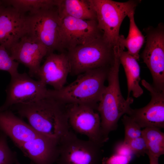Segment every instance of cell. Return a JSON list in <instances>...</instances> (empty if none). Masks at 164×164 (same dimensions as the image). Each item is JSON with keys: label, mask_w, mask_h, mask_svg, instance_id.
Wrapping results in <instances>:
<instances>
[{"label": "cell", "mask_w": 164, "mask_h": 164, "mask_svg": "<svg viewBox=\"0 0 164 164\" xmlns=\"http://www.w3.org/2000/svg\"><path fill=\"white\" fill-rule=\"evenodd\" d=\"M142 135L146 145V154L149 153L158 158L164 154V133L160 129L155 127L145 128L142 130Z\"/></svg>", "instance_id": "21"}, {"label": "cell", "mask_w": 164, "mask_h": 164, "mask_svg": "<svg viewBox=\"0 0 164 164\" xmlns=\"http://www.w3.org/2000/svg\"><path fill=\"white\" fill-rule=\"evenodd\" d=\"M135 11L131 12L128 16L129 20V28L127 37L120 35L118 40V46L124 50L137 60L139 58V53L145 41V37L140 31L135 22Z\"/></svg>", "instance_id": "20"}, {"label": "cell", "mask_w": 164, "mask_h": 164, "mask_svg": "<svg viewBox=\"0 0 164 164\" xmlns=\"http://www.w3.org/2000/svg\"><path fill=\"white\" fill-rule=\"evenodd\" d=\"M28 31L27 15L2 2L0 5V45L9 51Z\"/></svg>", "instance_id": "13"}, {"label": "cell", "mask_w": 164, "mask_h": 164, "mask_svg": "<svg viewBox=\"0 0 164 164\" xmlns=\"http://www.w3.org/2000/svg\"><path fill=\"white\" fill-rule=\"evenodd\" d=\"M114 152V154L125 156L132 157L133 155L128 145L123 141L116 144Z\"/></svg>", "instance_id": "28"}, {"label": "cell", "mask_w": 164, "mask_h": 164, "mask_svg": "<svg viewBox=\"0 0 164 164\" xmlns=\"http://www.w3.org/2000/svg\"><path fill=\"white\" fill-rule=\"evenodd\" d=\"M146 43L141 57L152 75V85L164 91V25L160 23L154 28L149 26L144 29Z\"/></svg>", "instance_id": "8"}, {"label": "cell", "mask_w": 164, "mask_h": 164, "mask_svg": "<svg viewBox=\"0 0 164 164\" xmlns=\"http://www.w3.org/2000/svg\"><path fill=\"white\" fill-rule=\"evenodd\" d=\"M114 52V62L109 68L107 79L108 85L103 92L97 109L102 132L107 140L109 133L117 128L120 118L128 114L132 108L130 105L134 101L132 97L125 99L121 94L119 79L120 63L118 48H115Z\"/></svg>", "instance_id": "2"}, {"label": "cell", "mask_w": 164, "mask_h": 164, "mask_svg": "<svg viewBox=\"0 0 164 164\" xmlns=\"http://www.w3.org/2000/svg\"><path fill=\"white\" fill-rule=\"evenodd\" d=\"M27 16L28 35L44 45L48 54L62 50L61 19L56 6L29 13Z\"/></svg>", "instance_id": "6"}, {"label": "cell", "mask_w": 164, "mask_h": 164, "mask_svg": "<svg viewBox=\"0 0 164 164\" xmlns=\"http://www.w3.org/2000/svg\"><path fill=\"white\" fill-rule=\"evenodd\" d=\"M142 85L149 91L151 96L149 102L140 108H131L128 115L141 128H164V91L155 88L145 80Z\"/></svg>", "instance_id": "12"}, {"label": "cell", "mask_w": 164, "mask_h": 164, "mask_svg": "<svg viewBox=\"0 0 164 164\" xmlns=\"http://www.w3.org/2000/svg\"><path fill=\"white\" fill-rule=\"evenodd\" d=\"M125 128V137L123 141L127 142L142 136L141 127L128 115H123L121 119Z\"/></svg>", "instance_id": "25"}, {"label": "cell", "mask_w": 164, "mask_h": 164, "mask_svg": "<svg viewBox=\"0 0 164 164\" xmlns=\"http://www.w3.org/2000/svg\"><path fill=\"white\" fill-rule=\"evenodd\" d=\"M56 6L60 19L70 17L84 20H97L96 13L88 0H56Z\"/></svg>", "instance_id": "19"}, {"label": "cell", "mask_w": 164, "mask_h": 164, "mask_svg": "<svg viewBox=\"0 0 164 164\" xmlns=\"http://www.w3.org/2000/svg\"><path fill=\"white\" fill-rule=\"evenodd\" d=\"M6 138L0 132V164H19L16 153L9 147Z\"/></svg>", "instance_id": "24"}, {"label": "cell", "mask_w": 164, "mask_h": 164, "mask_svg": "<svg viewBox=\"0 0 164 164\" xmlns=\"http://www.w3.org/2000/svg\"><path fill=\"white\" fill-rule=\"evenodd\" d=\"M110 67L94 69L80 74L74 81L60 90L48 89L47 97L66 104H88L97 109Z\"/></svg>", "instance_id": "3"}, {"label": "cell", "mask_w": 164, "mask_h": 164, "mask_svg": "<svg viewBox=\"0 0 164 164\" xmlns=\"http://www.w3.org/2000/svg\"><path fill=\"white\" fill-rule=\"evenodd\" d=\"M70 72V67L66 54L51 53L41 66L37 77L46 85L59 90L64 86Z\"/></svg>", "instance_id": "16"}, {"label": "cell", "mask_w": 164, "mask_h": 164, "mask_svg": "<svg viewBox=\"0 0 164 164\" xmlns=\"http://www.w3.org/2000/svg\"><path fill=\"white\" fill-rule=\"evenodd\" d=\"M124 142L128 145L133 154L138 157L143 156L147 152L146 142L142 135Z\"/></svg>", "instance_id": "26"}, {"label": "cell", "mask_w": 164, "mask_h": 164, "mask_svg": "<svg viewBox=\"0 0 164 164\" xmlns=\"http://www.w3.org/2000/svg\"><path fill=\"white\" fill-rule=\"evenodd\" d=\"M2 3V0H0V5H1Z\"/></svg>", "instance_id": "30"}, {"label": "cell", "mask_w": 164, "mask_h": 164, "mask_svg": "<svg viewBox=\"0 0 164 164\" xmlns=\"http://www.w3.org/2000/svg\"><path fill=\"white\" fill-rule=\"evenodd\" d=\"M60 19L62 50H68L103 36L97 20H84L70 17Z\"/></svg>", "instance_id": "11"}, {"label": "cell", "mask_w": 164, "mask_h": 164, "mask_svg": "<svg viewBox=\"0 0 164 164\" xmlns=\"http://www.w3.org/2000/svg\"><path fill=\"white\" fill-rule=\"evenodd\" d=\"M35 164H53L59 155V140L39 134L17 146Z\"/></svg>", "instance_id": "15"}, {"label": "cell", "mask_w": 164, "mask_h": 164, "mask_svg": "<svg viewBox=\"0 0 164 164\" xmlns=\"http://www.w3.org/2000/svg\"><path fill=\"white\" fill-rule=\"evenodd\" d=\"M118 55L120 64L123 67L127 79V99L130 97L131 92L134 97L138 98L143 94V91L139 84L140 69L137 60L119 46Z\"/></svg>", "instance_id": "18"}, {"label": "cell", "mask_w": 164, "mask_h": 164, "mask_svg": "<svg viewBox=\"0 0 164 164\" xmlns=\"http://www.w3.org/2000/svg\"><path fill=\"white\" fill-rule=\"evenodd\" d=\"M0 132L8 136L16 146L40 134L9 109L0 111Z\"/></svg>", "instance_id": "17"}, {"label": "cell", "mask_w": 164, "mask_h": 164, "mask_svg": "<svg viewBox=\"0 0 164 164\" xmlns=\"http://www.w3.org/2000/svg\"><path fill=\"white\" fill-rule=\"evenodd\" d=\"M102 146L80 139L71 131L59 140L56 164H101Z\"/></svg>", "instance_id": "7"}, {"label": "cell", "mask_w": 164, "mask_h": 164, "mask_svg": "<svg viewBox=\"0 0 164 164\" xmlns=\"http://www.w3.org/2000/svg\"><path fill=\"white\" fill-rule=\"evenodd\" d=\"M9 52L14 60L28 68L31 77H37L42 59L48 54L44 45L27 34L13 45Z\"/></svg>", "instance_id": "14"}, {"label": "cell", "mask_w": 164, "mask_h": 164, "mask_svg": "<svg viewBox=\"0 0 164 164\" xmlns=\"http://www.w3.org/2000/svg\"><path fill=\"white\" fill-rule=\"evenodd\" d=\"M131 158L114 154L110 157L102 159V161L104 164H127Z\"/></svg>", "instance_id": "27"}, {"label": "cell", "mask_w": 164, "mask_h": 164, "mask_svg": "<svg viewBox=\"0 0 164 164\" xmlns=\"http://www.w3.org/2000/svg\"><path fill=\"white\" fill-rule=\"evenodd\" d=\"M147 155L149 159L150 164H159L158 158L154 156L149 153L147 154Z\"/></svg>", "instance_id": "29"}, {"label": "cell", "mask_w": 164, "mask_h": 164, "mask_svg": "<svg viewBox=\"0 0 164 164\" xmlns=\"http://www.w3.org/2000/svg\"><path fill=\"white\" fill-rule=\"evenodd\" d=\"M70 127L87 136L88 139L102 146L108 140L104 137L97 108L88 104H67Z\"/></svg>", "instance_id": "10"}, {"label": "cell", "mask_w": 164, "mask_h": 164, "mask_svg": "<svg viewBox=\"0 0 164 164\" xmlns=\"http://www.w3.org/2000/svg\"><path fill=\"white\" fill-rule=\"evenodd\" d=\"M26 118L39 134L59 140L70 131L67 104L47 97L35 102L17 104L10 108Z\"/></svg>", "instance_id": "1"}, {"label": "cell", "mask_w": 164, "mask_h": 164, "mask_svg": "<svg viewBox=\"0 0 164 164\" xmlns=\"http://www.w3.org/2000/svg\"><path fill=\"white\" fill-rule=\"evenodd\" d=\"M19 63L14 60L3 46L0 45V70L8 72L12 76L19 73Z\"/></svg>", "instance_id": "23"}, {"label": "cell", "mask_w": 164, "mask_h": 164, "mask_svg": "<svg viewBox=\"0 0 164 164\" xmlns=\"http://www.w3.org/2000/svg\"><path fill=\"white\" fill-rule=\"evenodd\" d=\"M114 48L102 36L68 50L70 73L78 75L91 70L110 67L114 61Z\"/></svg>", "instance_id": "4"}, {"label": "cell", "mask_w": 164, "mask_h": 164, "mask_svg": "<svg viewBox=\"0 0 164 164\" xmlns=\"http://www.w3.org/2000/svg\"><path fill=\"white\" fill-rule=\"evenodd\" d=\"M48 89L39 80H35L26 73L11 76L6 92V97L0 106V111L9 109L17 104L33 103L47 97Z\"/></svg>", "instance_id": "9"}, {"label": "cell", "mask_w": 164, "mask_h": 164, "mask_svg": "<svg viewBox=\"0 0 164 164\" xmlns=\"http://www.w3.org/2000/svg\"><path fill=\"white\" fill-rule=\"evenodd\" d=\"M5 5L11 6L25 14L32 13L40 10L56 6V0H5Z\"/></svg>", "instance_id": "22"}, {"label": "cell", "mask_w": 164, "mask_h": 164, "mask_svg": "<svg viewBox=\"0 0 164 164\" xmlns=\"http://www.w3.org/2000/svg\"><path fill=\"white\" fill-rule=\"evenodd\" d=\"M95 12L99 29L104 40L111 46H118L121 25L125 18L135 11L141 0L120 2L111 0H88Z\"/></svg>", "instance_id": "5"}]
</instances>
